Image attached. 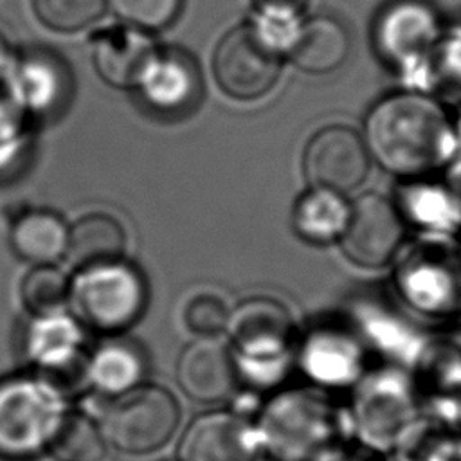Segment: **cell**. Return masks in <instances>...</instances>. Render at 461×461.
Segmentation results:
<instances>
[{"label": "cell", "mask_w": 461, "mask_h": 461, "mask_svg": "<svg viewBox=\"0 0 461 461\" xmlns=\"http://www.w3.org/2000/svg\"><path fill=\"white\" fill-rule=\"evenodd\" d=\"M369 157L398 176H421L454 151V131L445 110L423 94H393L376 103L366 119Z\"/></svg>", "instance_id": "cell-1"}, {"label": "cell", "mask_w": 461, "mask_h": 461, "mask_svg": "<svg viewBox=\"0 0 461 461\" xmlns=\"http://www.w3.org/2000/svg\"><path fill=\"white\" fill-rule=\"evenodd\" d=\"M342 414L319 389H283L256 411L259 456L268 461H317L339 447Z\"/></svg>", "instance_id": "cell-2"}, {"label": "cell", "mask_w": 461, "mask_h": 461, "mask_svg": "<svg viewBox=\"0 0 461 461\" xmlns=\"http://www.w3.org/2000/svg\"><path fill=\"white\" fill-rule=\"evenodd\" d=\"M227 331L238 382L252 391L279 385L294 366L292 321L272 299H249L230 312Z\"/></svg>", "instance_id": "cell-3"}, {"label": "cell", "mask_w": 461, "mask_h": 461, "mask_svg": "<svg viewBox=\"0 0 461 461\" xmlns=\"http://www.w3.org/2000/svg\"><path fill=\"white\" fill-rule=\"evenodd\" d=\"M65 414V391L45 376L0 380V457L25 461L49 450Z\"/></svg>", "instance_id": "cell-4"}, {"label": "cell", "mask_w": 461, "mask_h": 461, "mask_svg": "<svg viewBox=\"0 0 461 461\" xmlns=\"http://www.w3.org/2000/svg\"><path fill=\"white\" fill-rule=\"evenodd\" d=\"M146 303V279L124 258L79 268L70 277L68 304L83 328L117 335L142 315Z\"/></svg>", "instance_id": "cell-5"}, {"label": "cell", "mask_w": 461, "mask_h": 461, "mask_svg": "<svg viewBox=\"0 0 461 461\" xmlns=\"http://www.w3.org/2000/svg\"><path fill=\"white\" fill-rule=\"evenodd\" d=\"M180 425L178 400L162 385L140 384L115 398L104 414V439L117 450L144 456L162 448Z\"/></svg>", "instance_id": "cell-6"}, {"label": "cell", "mask_w": 461, "mask_h": 461, "mask_svg": "<svg viewBox=\"0 0 461 461\" xmlns=\"http://www.w3.org/2000/svg\"><path fill=\"white\" fill-rule=\"evenodd\" d=\"M355 387L357 398L348 420L358 441L376 452L402 447L418 418V403L407 382L393 375L362 376Z\"/></svg>", "instance_id": "cell-7"}, {"label": "cell", "mask_w": 461, "mask_h": 461, "mask_svg": "<svg viewBox=\"0 0 461 461\" xmlns=\"http://www.w3.org/2000/svg\"><path fill=\"white\" fill-rule=\"evenodd\" d=\"M281 72V56L256 32L252 23L230 29L212 54V74L230 97L250 101L265 95Z\"/></svg>", "instance_id": "cell-8"}, {"label": "cell", "mask_w": 461, "mask_h": 461, "mask_svg": "<svg viewBox=\"0 0 461 461\" xmlns=\"http://www.w3.org/2000/svg\"><path fill=\"white\" fill-rule=\"evenodd\" d=\"M2 76V85L29 117H56L72 95L70 68L50 49L13 52Z\"/></svg>", "instance_id": "cell-9"}, {"label": "cell", "mask_w": 461, "mask_h": 461, "mask_svg": "<svg viewBox=\"0 0 461 461\" xmlns=\"http://www.w3.org/2000/svg\"><path fill=\"white\" fill-rule=\"evenodd\" d=\"M83 324L63 310L32 315L23 333V351L40 375L56 384L61 391L65 382H74L77 376L85 380L83 357Z\"/></svg>", "instance_id": "cell-10"}, {"label": "cell", "mask_w": 461, "mask_h": 461, "mask_svg": "<svg viewBox=\"0 0 461 461\" xmlns=\"http://www.w3.org/2000/svg\"><path fill=\"white\" fill-rule=\"evenodd\" d=\"M369 160L364 137L348 126L333 124L317 131L306 144L303 171L312 187L344 194L364 182Z\"/></svg>", "instance_id": "cell-11"}, {"label": "cell", "mask_w": 461, "mask_h": 461, "mask_svg": "<svg viewBox=\"0 0 461 461\" xmlns=\"http://www.w3.org/2000/svg\"><path fill=\"white\" fill-rule=\"evenodd\" d=\"M403 220L391 200L378 193L362 194L351 207L340 245L348 259L364 268L387 265L403 240Z\"/></svg>", "instance_id": "cell-12"}, {"label": "cell", "mask_w": 461, "mask_h": 461, "mask_svg": "<svg viewBox=\"0 0 461 461\" xmlns=\"http://www.w3.org/2000/svg\"><path fill=\"white\" fill-rule=\"evenodd\" d=\"M258 457L252 418L236 409L198 414L187 423L176 445V461H256Z\"/></svg>", "instance_id": "cell-13"}, {"label": "cell", "mask_w": 461, "mask_h": 461, "mask_svg": "<svg viewBox=\"0 0 461 461\" xmlns=\"http://www.w3.org/2000/svg\"><path fill=\"white\" fill-rule=\"evenodd\" d=\"M375 36L387 61L400 68L420 67L441 40L439 18L421 0H398L380 14Z\"/></svg>", "instance_id": "cell-14"}, {"label": "cell", "mask_w": 461, "mask_h": 461, "mask_svg": "<svg viewBox=\"0 0 461 461\" xmlns=\"http://www.w3.org/2000/svg\"><path fill=\"white\" fill-rule=\"evenodd\" d=\"M133 90L155 113H178L194 104L200 94V74L193 58L173 47H157Z\"/></svg>", "instance_id": "cell-15"}, {"label": "cell", "mask_w": 461, "mask_h": 461, "mask_svg": "<svg viewBox=\"0 0 461 461\" xmlns=\"http://www.w3.org/2000/svg\"><path fill=\"white\" fill-rule=\"evenodd\" d=\"M175 378L189 400L203 405L223 402L238 384L230 349L214 337H198L180 351Z\"/></svg>", "instance_id": "cell-16"}, {"label": "cell", "mask_w": 461, "mask_h": 461, "mask_svg": "<svg viewBox=\"0 0 461 461\" xmlns=\"http://www.w3.org/2000/svg\"><path fill=\"white\" fill-rule=\"evenodd\" d=\"M157 47L146 31L124 23L99 31L90 43L95 72L115 88H133Z\"/></svg>", "instance_id": "cell-17"}, {"label": "cell", "mask_w": 461, "mask_h": 461, "mask_svg": "<svg viewBox=\"0 0 461 461\" xmlns=\"http://www.w3.org/2000/svg\"><path fill=\"white\" fill-rule=\"evenodd\" d=\"M299 366L317 387L344 389L364 376V355L349 337L335 333L313 335L299 355Z\"/></svg>", "instance_id": "cell-18"}, {"label": "cell", "mask_w": 461, "mask_h": 461, "mask_svg": "<svg viewBox=\"0 0 461 461\" xmlns=\"http://www.w3.org/2000/svg\"><path fill=\"white\" fill-rule=\"evenodd\" d=\"M146 373L148 360L142 348L128 339H108L85 360V382L113 398L144 384Z\"/></svg>", "instance_id": "cell-19"}, {"label": "cell", "mask_w": 461, "mask_h": 461, "mask_svg": "<svg viewBox=\"0 0 461 461\" xmlns=\"http://www.w3.org/2000/svg\"><path fill=\"white\" fill-rule=\"evenodd\" d=\"M68 223L50 209H25L9 225L13 252L32 265H50L65 256Z\"/></svg>", "instance_id": "cell-20"}, {"label": "cell", "mask_w": 461, "mask_h": 461, "mask_svg": "<svg viewBox=\"0 0 461 461\" xmlns=\"http://www.w3.org/2000/svg\"><path fill=\"white\" fill-rule=\"evenodd\" d=\"M128 236L122 223L108 212H88L68 225L65 259L76 268L124 258Z\"/></svg>", "instance_id": "cell-21"}, {"label": "cell", "mask_w": 461, "mask_h": 461, "mask_svg": "<svg viewBox=\"0 0 461 461\" xmlns=\"http://www.w3.org/2000/svg\"><path fill=\"white\" fill-rule=\"evenodd\" d=\"M349 54L346 29L330 16H315L301 23L288 50L290 61L310 74H326L339 68Z\"/></svg>", "instance_id": "cell-22"}, {"label": "cell", "mask_w": 461, "mask_h": 461, "mask_svg": "<svg viewBox=\"0 0 461 461\" xmlns=\"http://www.w3.org/2000/svg\"><path fill=\"white\" fill-rule=\"evenodd\" d=\"M349 207L344 194L324 187H310L299 196L292 212V223L303 240L330 243L340 240L349 218Z\"/></svg>", "instance_id": "cell-23"}, {"label": "cell", "mask_w": 461, "mask_h": 461, "mask_svg": "<svg viewBox=\"0 0 461 461\" xmlns=\"http://www.w3.org/2000/svg\"><path fill=\"white\" fill-rule=\"evenodd\" d=\"M49 450L56 461H103L106 439L92 418L83 412H67Z\"/></svg>", "instance_id": "cell-24"}, {"label": "cell", "mask_w": 461, "mask_h": 461, "mask_svg": "<svg viewBox=\"0 0 461 461\" xmlns=\"http://www.w3.org/2000/svg\"><path fill=\"white\" fill-rule=\"evenodd\" d=\"M68 295L70 277L56 267V263L32 265L20 285L22 303L31 315H45L63 310L68 303Z\"/></svg>", "instance_id": "cell-25"}, {"label": "cell", "mask_w": 461, "mask_h": 461, "mask_svg": "<svg viewBox=\"0 0 461 461\" xmlns=\"http://www.w3.org/2000/svg\"><path fill=\"white\" fill-rule=\"evenodd\" d=\"M38 20L58 32H76L97 22L106 0H32Z\"/></svg>", "instance_id": "cell-26"}, {"label": "cell", "mask_w": 461, "mask_h": 461, "mask_svg": "<svg viewBox=\"0 0 461 461\" xmlns=\"http://www.w3.org/2000/svg\"><path fill=\"white\" fill-rule=\"evenodd\" d=\"M31 117L0 85V173L9 171L25 153L31 137Z\"/></svg>", "instance_id": "cell-27"}, {"label": "cell", "mask_w": 461, "mask_h": 461, "mask_svg": "<svg viewBox=\"0 0 461 461\" xmlns=\"http://www.w3.org/2000/svg\"><path fill=\"white\" fill-rule=\"evenodd\" d=\"M182 0H106V7L124 25L140 31H158L167 27L178 14Z\"/></svg>", "instance_id": "cell-28"}, {"label": "cell", "mask_w": 461, "mask_h": 461, "mask_svg": "<svg viewBox=\"0 0 461 461\" xmlns=\"http://www.w3.org/2000/svg\"><path fill=\"white\" fill-rule=\"evenodd\" d=\"M230 310L225 299L209 290L193 294L184 306V322L196 337H216L227 330Z\"/></svg>", "instance_id": "cell-29"}, {"label": "cell", "mask_w": 461, "mask_h": 461, "mask_svg": "<svg viewBox=\"0 0 461 461\" xmlns=\"http://www.w3.org/2000/svg\"><path fill=\"white\" fill-rule=\"evenodd\" d=\"M303 18L286 13H258L252 27L259 38L279 56L288 54L297 32L301 29Z\"/></svg>", "instance_id": "cell-30"}, {"label": "cell", "mask_w": 461, "mask_h": 461, "mask_svg": "<svg viewBox=\"0 0 461 461\" xmlns=\"http://www.w3.org/2000/svg\"><path fill=\"white\" fill-rule=\"evenodd\" d=\"M312 0H252L256 13H286L303 16Z\"/></svg>", "instance_id": "cell-31"}, {"label": "cell", "mask_w": 461, "mask_h": 461, "mask_svg": "<svg viewBox=\"0 0 461 461\" xmlns=\"http://www.w3.org/2000/svg\"><path fill=\"white\" fill-rule=\"evenodd\" d=\"M317 461H367L366 457H360L355 450H344L340 445L326 452L322 457Z\"/></svg>", "instance_id": "cell-32"}, {"label": "cell", "mask_w": 461, "mask_h": 461, "mask_svg": "<svg viewBox=\"0 0 461 461\" xmlns=\"http://www.w3.org/2000/svg\"><path fill=\"white\" fill-rule=\"evenodd\" d=\"M13 49H11V45H9V41L5 40V36L0 32V74H4V70H5V67H7V63H9V59H11V56H13Z\"/></svg>", "instance_id": "cell-33"}]
</instances>
